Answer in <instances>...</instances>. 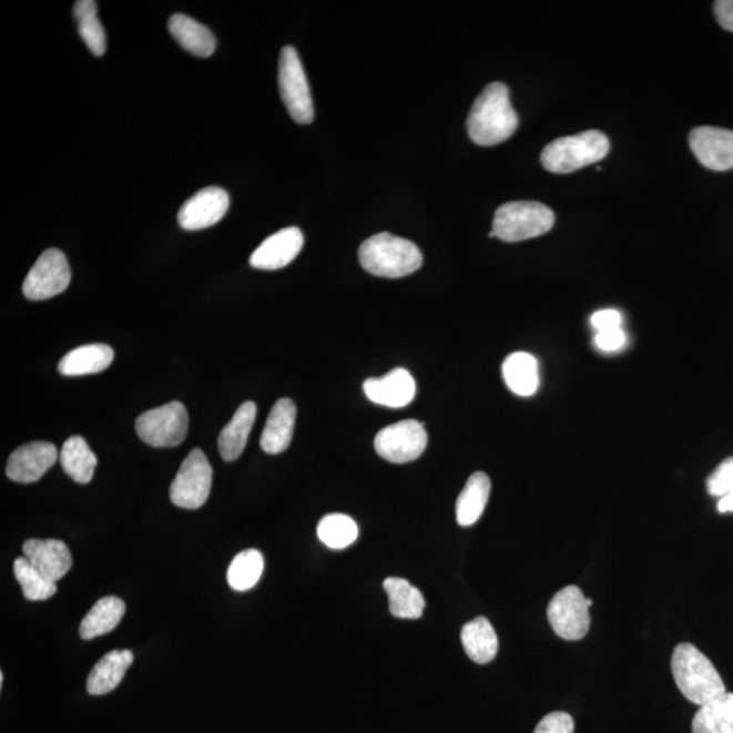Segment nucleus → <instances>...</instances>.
Instances as JSON below:
<instances>
[{
    "label": "nucleus",
    "mask_w": 733,
    "mask_h": 733,
    "mask_svg": "<svg viewBox=\"0 0 733 733\" xmlns=\"http://www.w3.org/2000/svg\"><path fill=\"white\" fill-rule=\"evenodd\" d=\"M466 125L471 141L483 147L506 142L513 135L519 119L505 83L493 82L482 90L470 109Z\"/></svg>",
    "instance_id": "obj_1"
},
{
    "label": "nucleus",
    "mask_w": 733,
    "mask_h": 733,
    "mask_svg": "<svg viewBox=\"0 0 733 733\" xmlns=\"http://www.w3.org/2000/svg\"><path fill=\"white\" fill-rule=\"evenodd\" d=\"M671 670L678 689L695 705H705L726 693L725 684L711 660L689 642L676 645L671 658Z\"/></svg>",
    "instance_id": "obj_2"
},
{
    "label": "nucleus",
    "mask_w": 733,
    "mask_h": 733,
    "mask_svg": "<svg viewBox=\"0 0 733 733\" xmlns=\"http://www.w3.org/2000/svg\"><path fill=\"white\" fill-rule=\"evenodd\" d=\"M359 259L368 274L387 278L415 274L423 265V254L414 242L389 233L375 234L363 242Z\"/></svg>",
    "instance_id": "obj_3"
},
{
    "label": "nucleus",
    "mask_w": 733,
    "mask_h": 733,
    "mask_svg": "<svg viewBox=\"0 0 733 733\" xmlns=\"http://www.w3.org/2000/svg\"><path fill=\"white\" fill-rule=\"evenodd\" d=\"M609 151L608 136L592 130L556 139L542 151L541 162L548 172L567 174L602 161Z\"/></svg>",
    "instance_id": "obj_4"
},
{
    "label": "nucleus",
    "mask_w": 733,
    "mask_h": 733,
    "mask_svg": "<svg viewBox=\"0 0 733 733\" xmlns=\"http://www.w3.org/2000/svg\"><path fill=\"white\" fill-rule=\"evenodd\" d=\"M554 226V214L538 202H512L496 211L492 232L505 242L537 238Z\"/></svg>",
    "instance_id": "obj_5"
},
{
    "label": "nucleus",
    "mask_w": 733,
    "mask_h": 733,
    "mask_svg": "<svg viewBox=\"0 0 733 733\" xmlns=\"http://www.w3.org/2000/svg\"><path fill=\"white\" fill-rule=\"evenodd\" d=\"M278 89L289 116L298 124L314 121V106L305 69L294 47H284L278 60Z\"/></svg>",
    "instance_id": "obj_6"
},
{
    "label": "nucleus",
    "mask_w": 733,
    "mask_h": 733,
    "mask_svg": "<svg viewBox=\"0 0 733 733\" xmlns=\"http://www.w3.org/2000/svg\"><path fill=\"white\" fill-rule=\"evenodd\" d=\"M135 427L144 444L156 448H172L185 440L190 417L184 404L173 401L139 416Z\"/></svg>",
    "instance_id": "obj_7"
},
{
    "label": "nucleus",
    "mask_w": 733,
    "mask_h": 733,
    "mask_svg": "<svg viewBox=\"0 0 733 733\" xmlns=\"http://www.w3.org/2000/svg\"><path fill=\"white\" fill-rule=\"evenodd\" d=\"M212 488V468L205 454L195 448L181 465L171 487L174 506L197 510L208 500Z\"/></svg>",
    "instance_id": "obj_8"
},
{
    "label": "nucleus",
    "mask_w": 733,
    "mask_h": 733,
    "mask_svg": "<svg viewBox=\"0 0 733 733\" xmlns=\"http://www.w3.org/2000/svg\"><path fill=\"white\" fill-rule=\"evenodd\" d=\"M587 598L577 586L557 592L548 605L550 627L559 638L578 641L586 638L591 625Z\"/></svg>",
    "instance_id": "obj_9"
},
{
    "label": "nucleus",
    "mask_w": 733,
    "mask_h": 733,
    "mask_svg": "<svg viewBox=\"0 0 733 733\" xmlns=\"http://www.w3.org/2000/svg\"><path fill=\"white\" fill-rule=\"evenodd\" d=\"M428 445L424 424L417 420H403L386 427L375 436V450L378 456L391 464H409L423 456Z\"/></svg>",
    "instance_id": "obj_10"
},
{
    "label": "nucleus",
    "mask_w": 733,
    "mask_h": 733,
    "mask_svg": "<svg viewBox=\"0 0 733 733\" xmlns=\"http://www.w3.org/2000/svg\"><path fill=\"white\" fill-rule=\"evenodd\" d=\"M70 283L71 269L64 253L50 250L30 269L22 291L29 301H45L64 293Z\"/></svg>",
    "instance_id": "obj_11"
},
{
    "label": "nucleus",
    "mask_w": 733,
    "mask_h": 733,
    "mask_svg": "<svg viewBox=\"0 0 733 733\" xmlns=\"http://www.w3.org/2000/svg\"><path fill=\"white\" fill-rule=\"evenodd\" d=\"M228 207L230 197L226 191L217 186L204 187L195 196L186 200L180 208V226L186 232L215 226L227 214Z\"/></svg>",
    "instance_id": "obj_12"
},
{
    "label": "nucleus",
    "mask_w": 733,
    "mask_h": 733,
    "mask_svg": "<svg viewBox=\"0 0 733 733\" xmlns=\"http://www.w3.org/2000/svg\"><path fill=\"white\" fill-rule=\"evenodd\" d=\"M689 144L702 166L716 172L733 169V131L696 126L690 132Z\"/></svg>",
    "instance_id": "obj_13"
},
{
    "label": "nucleus",
    "mask_w": 733,
    "mask_h": 733,
    "mask_svg": "<svg viewBox=\"0 0 733 733\" xmlns=\"http://www.w3.org/2000/svg\"><path fill=\"white\" fill-rule=\"evenodd\" d=\"M58 459L57 446L50 441H32L11 454L6 475L11 481L32 483L39 481Z\"/></svg>",
    "instance_id": "obj_14"
},
{
    "label": "nucleus",
    "mask_w": 733,
    "mask_h": 733,
    "mask_svg": "<svg viewBox=\"0 0 733 733\" xmlns=\"http://www.w3.org/2000/svg\"><path fill=\"white\" fill-rule=\"evenodd\" d=\"M303 234L298 227L283 228L272 234L253 252L251 265L263 271H277L293 263L302 251Z\"/></svg>",
    "instance_id": "obj_15"
},
{
    "label": "nucleus",
    "mask_w": 733,
    "mask_h": 733,
    "mask_svg": "<svg viewBox=\"0 0 733 733\" xmlns=\"http://www.w3.org/2000/svg\"><path fill=\"white\" fill-rule=\"evenodd\" d=\"M369 401L387 408H405L416 396V381L405 368H394L379 379L369 378L363 385Z\"/></svg>",
    "instance_id": "obj_16"
},
{
    "label": "nucleus",
    "mask_w": 733,
    "mask_h": 733,
    "mask_svg": "<svg viewBox=\"0 0 733 733\" xmlns=\"http://www.w3.org/2000/svg\"><path fill=\"white\" fill-rule=\"evenodd\" d=\"M23 556L53 581L63 579L72 568L71 551L59 539H28Z\"/></svg>",
    "instance_id": "obj_17"
},
{
    "label": "nucleus",
    "mask_w": 733,
    "mask_h": 733,
    "mask_svg": "<svg viewBox=\"0 0 733 733\" xmlns=\"http://www.w3.org/2000/svg\"><path fill=\"white\" fill-rule=\"evenodd\" d=\"M296 419V406L289 398H282L274 405L262 435L263 450L266 454L286 451L293 440Z\"/></svg>",
    "instance_id": "obj_18"
},
{
    "label": "nucleus",
    "mask_w": 733,
    "mask_h": 733,
    "mask_svg": "<svg viewBox=\"0 0 733 733\" xmlns=\"http://www.w3.org/2000/svg\"><path fill=\"white\" fill-rule=\"evenodd\" d=\"M256 416L257 405L253 401L244 403L235 411L232 421L222 429L217 446H220L221 457L226 462H234L244 452Z\"/></svg>",
    "instance_id": "obj_19"
},
{
    "label": "nucleus",
    "mask_w": 733,
    "mask_h": 733,
    "mask_svg": "<svg viewBox=\"0 0 733 733\" xmlns=\"http://www.w3.org/2000/svg\"><path fill=\"white\" fill-rule=\"evenodd\" d=\"M114 350L106 344H88L72 349L59 363V373L64 377H82L99 374L112 365Z\"/></svg>",
    "instance_id": "obj_20"
},
{
    "label": "nucleus",
    "mask_w": 733,
    "mask_h": 733,
    "mask_svg": "<svg viewBox=\"0 0 733 733\" xmlns=\"http://www.w3.org/2000/svg\"><path fill=\"white\" fill-rule=\"evenodd\" d=\"M169 32L185 51L198 58H210L216 50L215 35L207 27L185 14H174L167 23Z\"/></svg>",
    "instance_id": "obj_21"
},
{
    "label": "nucleus",
    "mask_w": 733,
    "mask_h": 733,
    "mask_svg": "<svg viewBox=\"0 0 733 733\" xmlns=\"http://www.w3.org/2000/svg\"><path fill=\"white\" fill-rule=\"evenodd\" d=\"M133 653L129 650H114L94 665L88 678V692L92 695H104L113 692L124 680L126 670L131 668Z\"/></svg>",
    "instance_id": "obj_22"
},
{
    "label": "nucleus",
    "mask_w": 733,
    "mask_h": 733,
    "mask_svg": "<svg viewBox=\"0 0 733 733\" xmlns=\"http://www.w3.org/2000/svg\"><path fill=\"white\" fill-rule=\"evenodd\" d=\"M466 653L477 664H487L498 655L499 639L492 623L485 617H477L466 623L460 632Z\"/></svg>",
    "instance_id": "obj_23"
},
{
    "label": "nucleus",
    "mask_w": 733,
    "mask_h": 733,
    "mask_svg": "<svg viewBox=\"0 0 733 733\" xmlns=\"http://www.w3.org/2000/svg\"><path fill=\"white\" fill-rule=\"evenodd\" d=\"M502 378L508 389L519 397H531L539 387V368L535 356L515 353L502 363Z\"/></svg>",
    "instance_id": "obj_24"
},
{
    "label": "nucleus",
    "mask_w": 733,
    "mask_h": 733,
    "mask_svg": "<svg viewBox=\"0 0 733 733\" xmlns=\"http://www.w3.org/2000/svg\"><path fill=\"white\" fill-rule=\"evenodd\" d=\"M490 480L482 471L471 475L457 500V522L469 527L478 522L488 505Z\"/></svg>",
    "instance_id": "obj_25"
},
{
    "label": "nucleus",
    "mask_w": 733,
    "mask_h": 733,
    "mask_svg": "<svg viewBox=\"0 0 733 733\" xmlns=\"http://www.w3.org/2000/svg\"><path fill=\"white\" fill-rule=\"evenodd\" d=\"M60 464L72 480L78 483H89L93 480L99 460L82 436H71L64 441L60 451Z\"/></svg>",
    "instance_id": "obj_26"
},
{
    "label": "nucleus",
    "mask_w": 733,
    "mask_h": 733,
    "mask_svg": "<svg viewBox=\"0 0 733 733\" xmlns=\"http://www.w3.org/2000/svg\"><path fill=\"white\" fill-rule=\"evenodd\" d=\"M125 614V603L116 597H105L96 602L83 618L79 634L83 640H93L116 629Z\"/></svg>",
    "instance_id": "obj_27"
},
{
    "label": "nucleus",
    "mask_w": 733,
    "mask_h": 733,
    "mask_svg": "<svg viewBox=\"0 0 733 733\" xmlns=\"http://www.w3.org/2000/svg\"><path fill=\"white\" fill-rule=\"evenodd\" d=\"M384 589L389 597V609L394 617L401 620H419L426 601L423 593L403 578H387Z\"/></svg>",
    "instance_id": "obj_28"
},
{
    "label": "nucleus",
    "mask_w": 733,
    "mask_h": 733,
    "mask_svg": "<svg viewBox=\"0 0 733 733\" xmlns=\"http://www.w3.org/2000/svg\"><path fill=\"white\" fill-rule=\"evenodd\" d=\"M693 733H733V694L702 705L693 719Z\"/></svg>",
    "instance_id": "obj_29"
},
{
    "label": "nucleus",
    "mask_w": 733,
    "mask_h": 733,
    "mask_svg": "<svg viewBox=\"0 0 733 733\" xmlns=\"http://www.w3.org/2000/svg\"><path fill=\"white\" fill-rule=\"evenodd\" d=\"M79 34L94 57H104L106 52L105 29L99 20L95 0H79L74 6Z\"/></svg>",
    "instance_id": "obj_30"
},
{
    "label": "nucleus",
    "mask_w": 733,
    "mask_h": 733,
    "mask_svg": "<svg viewBox=\"0 0 733 733\" xmlns=\"http://www.w3.org/2000/svg\"><path fill=\"white\" fill-rule=\"evenodd\" d=\"M264 572V556L256 549L241 551L230 563L227 581L233 590L244 592L258 583Z\"/></svg>",
    "instance_id": "obj_31"
},
{
    "label": "nucleus",
    "mask_w": 733,
    "mask_h": 733,
    "mask_svg": "<svg viewBox=\"0 0 733 733\" xmlns=\"http://www.w3.org/2000/svg\"><path fill=\"white\" fill-rule=\"evenodd\" d=\"M14 574L28 601H47L58 591L57 581L45 577L26 556L16 560Z\"/></svg>",
    "instance_id": "obj_32"
},
{
    "label": "nucleus",
    "mask_w": 733,
    "mask_h": 733,
    "mask_svg": "<svg viewBox=\"0 0 733 733\" xmlns=\"http://www.w3.org/2000/svg\"><path fill=\"white\" fill-rule=\"evenodd\" d=\"M320 542L335 550L350 547L359 536V529L353 518L344 513L326 515L317 529Z\"/></svg>",
    "instance_id": "obj_33"
},
{
    "label": "nucleus",
    "mask_w": 733,
    "mask_h": 733,
    "mask_svg": "<svg viewBox=\"0 0 733 733\" xmlns=\"http://www.w3.org/2000/svg\"><path fill=\"white\" fill-rule=\"evenodd\" d=\"M707 492L714 498H723L733 489V457L719 465L706 481Z\"/></svg>",
    "instance_id": "obj_34"
},
{
    "label": "nucleus",
    "mask_w": 733,
    "mask_h": 733,
    "mask_svg": "<svg viewBox=\"0 0 733 733\" xmlns=\"http://www.w3.org/2000/svg\"><path fill=\"white\" fill-rule=\"evenodd\" d=\"M574 721L571 714L566 712H553L544 716L535 733H573Z\"/></svg>",
    "instance_id": "obj_35"
},
{
    "label": "nucleus",
    "mask_w": 733,
    "mask_h": 733,
    "mask_svg": "<svg viewBox=\"0 0 733 733\" xmlns=\"http://www.w3.org/2000/svg\"><path fill=\"white\" fill-rule=\"evenodd\" d=\"M627 335L622 328L599 332L595 336V347L602 353L613 354L625 347Z\"/></svg>",
    "instance_id": "obj_36"
},
{
    "label": "nucleus",
    "mask_w": 733,
    "mask_h": 733,
    "mask_svg": "<svg viewBox=\"0 0 733 733\" xmlns=\"http://www.w3.org/2000/svg\"><path fill=\"white\" fill-rule=\"evenodd\" d=\"M591 325L597 333L622 328V314L614 308L599 310L592 314Z\"/></svg>",
    "instance_id": "obj_37"
},
{
    "label": "nucleus",
    "mask_w": 733,
    "mask_h": 733,
    "mask_svg": "<svg viewBox=\"0 0 733 733\" xmlns=\"http://www.w3.org/2000/svg\"><path fill=\"white\" fill-rule=\"evenodd\" d=\"M713 9L720 27L733 33V0H719Z\"/></svg>",
    "instance_id": "obj_38"
},
{
    "label": "nucleus",
    "mask_w": 733,
    "mask_h": 733,
    "mask_svg": "<svg viewBox=\"0 0 733 733\" xmlns=\"http://www.w3.org/2000/svg\"><path fill=\"white\" fill-rule=\"evenodd\" d=\"M717 510L720 513L733 512V489L723 498H720Z\"/></svg>",
    "instance_id": "obj_39"
},
{
    "label": "nucleus",
    "mask_w": 733,
    "mask_h": 733,
    "mask_svg": "<svg viewBox=\"0 0 733 733\" xmlns=\"http://www.w3.org/2000/svg\"><path fill=\"white\" fill-rule=\"evenodd\" d=\"M592 603V599L587 598V605H589V608H591Z\"/></svg>",
    "instance_id": "obj_40"
}]
</instances>
